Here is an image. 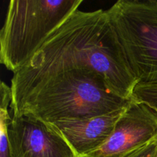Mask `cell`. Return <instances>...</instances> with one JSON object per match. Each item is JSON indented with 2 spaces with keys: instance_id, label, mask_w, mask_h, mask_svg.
Here are the masks:
<instances>
[{
  "instance_id": "obj_1",
  "label": "cell",
  "mask_w": 157,
  "mask_h": 157,
  "mask_svg": "<svg viewBox=\"0 0 157 157\" xmlns=\"http://www.w3.org/2000/svg\"><path fill=\"white\" fill-rule=\"evenodd\" d=\"M75 69H89L105 79L112 90L131 99L136 84L108 15L102 9L77 10L55 29L29 62L14 74L12 92L44 77Z\"/></svg>"
},
{
  "instance_id": "obj_2",
  "label": "cell",
  "mask_w": 157,
  "mask_h": 157,
  "mask_svg": "<svg viewBox=\"0 0 157 157\" xmlns=\"http://www.w3.org/2000/svg\"><path fill=\"white\" fill-rule=\"evenodd\" d=\"M131 99L115 93L97 72L75 69L48 75L12 92L10 109L13 117L32 116L53 124L107 114L127 107Z\"/></svg>"
},
{
  "instance_id": "obj_3",
  "label": "cell",
  "mask_w": 157,
  "mask_h": 157,
  "mask_svg": "<svg viewBox=\"0 0 157 157\" xmlns=\"http://www.w3.org/2000/svg\"><path fill=\"white\" fill-rule=\"evenodd\" d=\"M83 0H12L0 32V62L15 74Z\"/></svg>"
},
{
  "instance_id": "obj_4",
  "label": "cell",
  "mask_w": 157,
  "mask_h": 157,
  "mask_svg": "<svg viewBox=\"0 0 157 157\" xmlns=\"http://www.w3.org/2000/svg\"><path fill=\"white\" fill-rule=\"evenodd\" d=\"M106 12L136 84L157 83V0H119Z\"/></svg>"
},
{
  "instance_id": "obj_5",
  "label": "cell",
  "mask_w": 157,
  "mask_h": 157,
  "mask_svg": "<svg viewBox=\"0 0 157 157\" xmlns=\"http://www.w3.org/2000/svg\"><path fill=\"white\" fill-rule=\"evenodd\" d=\"M9 138L12 157H78L49 124L32 116H12Z\"/></svg>"
},
{
  "instance_id": "obj_6",
  "label": "cell",
  "mask_w": 157,
  "mask_h": 157,
  "mask_svg": "<svg viewBox=\"0 0 157 157\" xmlns=\"http://www.w3.org/2000/svg\"><path fill=\"white\" fill-rule=\"evenodd\" d=\"M157 136V113L132 98L107 142L85 157H119Z\"/></svg>"
},
{
  "instance_id": "obj_7",
  "label": "cell",
  "mask_w": 157,
  "mask_h": 157,
  "mask_svg": "<svg viewBox=\"0 0 157 157\" xmlns=\"http://www.w3.org/2000/svg\"><path fill=\"white\" fill-rule=\"evenodd\" d=\"M127 107L101 116L62 119L48 124L67 141L77 156L85 157L107 142Z\"/></svg>"
},
{
  "instance_id": "obj_8",
  "label": "cell",
  "mask_w": 157,
  "mask_h": 157,
  "mask_svg": "<svg viewBox=\"0 0 157 157\" xmlns=\"http://www.w3.org/2000/svg\"><path fill=\"white\" fill-rule=\"evenodd\" d=\"M0 157H12L9 146V130L12 117L9 115L8 107L12 102L11 87L2 81L0 85Z\"/></svg>"
},
{
  "instance_id": "obj_9",
  "label": "cell",
  "mask_w": 157,
  "mask_h": 157,
  "mask_svg": "<svg viewBox=\"0 0 157 157\" xmlns=\"http://www.w3.org/2000/svg\"><path fill=\"white\" fill-rule=\"evenodd\" d=\"M132 98L146 104L157 113V83L136 84Z\"/></svg>"
},
{
  "instance_id": "obj_10",
  "label": "cell",
  "mask_w": 157,
  "mask_h": 157,
  "mask_svg": "<svg viewBox=\"0 0 157 157\" xmlns=\"http://www.w3.org/2000/svg\"><path fill=\"white\" fill-rule=\"evenodd\" d=\"M119 157H157V136L153 140Z\"/></svg>"
}]
</instances>
